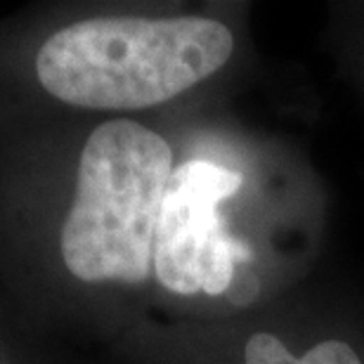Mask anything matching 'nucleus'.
I'll return each instance as SVG.
<instances>
[{
    "label": "nucleus",
    "mask_w": 364,
    "mask_h": 364,
    "mask_svg": "<svg viewBox=\"0 0 364 364\" xmlns=\"http://www.w3.org/2000/svg\"><path fill=\"white\" fill-rule=\"evenodd\" d=\"M326 199L310 164L251 126L201 133L176 168L154 239V282L215 319L308 284Z\"/></svg>",
    "instance_id": "1"
},
{
    "label": "nucleus",
    "mask_w": 364,
    "mask_h": 364,
    "mask_svg": "<svg viewBox=\"0 0 364 364\" xmlns=\"http://www.w3.org/2000/svg\"><path fill=\"white\" fill-rule=\"evenodd\" d=\"M331 41L341 67L346 69L364 102V5H346L333 10Z\"/></svg>",
    "instance_id": "5"
},
{
    "label": "nucleus",
    "mask_w": 364,
    "mask_h": 364,
    "mask_svg": "<svg viewBox=\"0 0 364 364\" xmlns=\"http://www.w3.org/2000/svg\"><path fill=\"white\" fill-rule=\"evenodd\" d=\"M173 168L176 147L151 126L109 119L92 128L60 235L74 279L123 289L154 279L156 225Z\"/></svg>",
    "instance_id": "3"
},
{
    "label": "nucleus",
    "mask_w": 364,
    "mask_h": 364,
    "mask_svg": "<svg viewBox=\"0 0 364 364\" xmlns=\"http://www.w3.org/2000/svg\"><path fill=\"white\" fill-rule=\"evenodd\" d=\"M251 55L249 21L232 12L100 14L55 31L36 57L41 85L90 112H142L230 74Z\"/></svg>",
    "instance_id": "2"
},
{
    "label": "nucleus",
    "mask_w": 364,
    "mask_h": 364,
    "mask_svg": "<svg viewBox=\"0 0 364 364\" xmlns=\"http://www.w3.org/2000/svg\"><path fill=\"white\" fill-rule=\"evenodd\" d=\"M210 331L208 364H364V322L308 284Z\"/></svg>",
    "instance_id": "4"
}]
</instances>
